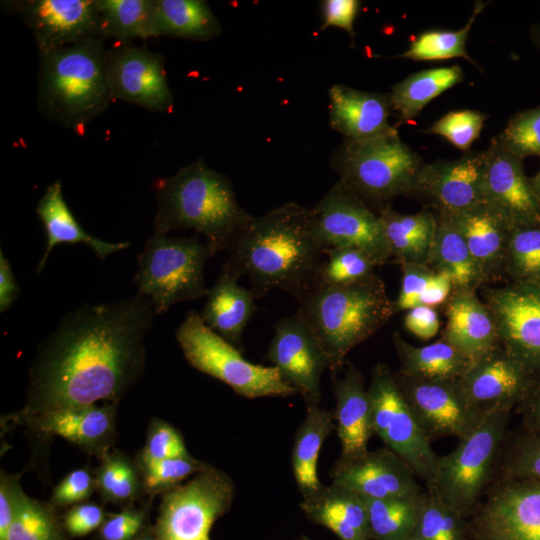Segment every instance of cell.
Returning a JSON list of instances; mask_svg holds the SVG:
<instances>
[{"label":"cell","instance_id":"obj_1","mask_svg":"<svg viewBox=\"0 0 540 540\" xmlns=\"http://www.w3.org/2000/svg\"><path fill=\"white\" fill-rule=\"evenodd\" d=\"M144 294L85 304L66 314L38 346L19 415L95 404L119 403L139 381L146 361L145 337L155 316Z\"/></svg>","mask_w":540,"mask_h":540},{"label":"cell","instance_id":"obj_2","mask_svg":"<svg viewBox=\"0 0 540 540\" xmlns=\"http://www.w3.org/2000/svg\"><path fill=\"white\" fill-rule=\"evenodd\" d=\"M227 250L221 271L236 279L247 276L256 299L280 289L298 302L317 283L326 251L314 231L310 208L294 202L251 215Z\"/></svg>","mask_w":540,"mask_h":540},{"label":"cell","instance_id":"obj_3","mask_svg":"<svg viewBox=\"0 0 540 540\" xmlns=\"http://www.w3.org/2000/svg\"><path fill=\"white\" fill-rule=\"evenodd\" d=\"M155 232L193 229L216 254L227 250L238 229L251 216L236 199L230 180L202 159L154 182Z\"/></svg>","mask_w":540,"mask_h":540},{"label":"cell","instance_id":"obj_4","mask_svg":"<svg viewBox=\"0 0 540 540\" xmlns=\"http://www.w3.org/2000/svg\"><path fill=\"white\" fill-rule=\"evenodd\" d=\"M299 303L297 312L316 337L332 372L343 367L354 347L395 315L393 301L376 274L346 286L317 281Z\"/></svg>","mask_w":540,"mask_h":540},{"label":"cell","instance_id":"obj_5","mask_svg":"<svg viewBox=\"0 0 540 540\" xmlns=\"http://www.w3.org/2000/svg\"><path fill=\"white\" fill-rule=\"evenodd\" d=\"M104 39H89L40 54L38 107L47 119L77 134L114 100L106 75Z\"/></svg>","mask_w":540,"mask_h":540},{"label":"cell","instance_id":"obj_6","mask_svg":"<svg viewBox=\"0 0 540 540\" xmlns=\"http://www.w3.org/2000/svg\"><path fill=\"white\" fill-rule=\"evenodd\" d=\"M330 164L339 181L368 205L379 206V211L397 196L410 197L426 165L397 129L363 140H344Z\"/></svg>","mask_w":540,"mask_h":540},{"label":"cell","instance_id":"obj_7","mask_svg":"<svg viewBox=\"0 0 540 540\" xmlns=\"http://www.w3.org/2000/svg\"><path fill=\"white\" fill-rule=\"evenodd\" d=\"M510 414H486L452 452L438 456L427 490L466 519L473 516L494 480Z\"/></svg>","mask_w":540,"mask_h":540},{"label":"cell","instance_id":"obj_8","mask_svg":"<svg viewBox=\"0 0 540 540\" xmlns=\"http://www.w3.org/2000/svg\"><path fill=\"white\" fill-rule=\"evenodd\" d=\"M214 255L198 236L171 238L154 232L137 257L134 282L138 293L151 300L157 315L178 302L202 298L208 291L205 264Z\"/></svg>","mask_w":540,"mask_h":540},{"label":"cell","instance_id":"obj_9","mask_svg":"<svg viewBox=\"0 0 540 540\" xmlns=\"http://www.w3.org/2000/svg\"><path fill=\"white\" fill-rule=\"evenodd\" d=\"M175 335L192 367L224 382L240 396L255 399L298 393L283 380L276 367L246 360L238 348L211 330L196 311L186 314Z\"/></svg>","mask_w":540,"mask_h":540},{"label":"cell","instance_id":"obj_10","mask_svg":"<svg viewBox=\"0 0 540 540\" xmlns=\"http://www.w3.org/2000/svg\"><path fill=\"white\" fill-rule=\"evenodd\" d=\"M367 390L374 434L386 448L402 458L426 486L431 485L438 455L405 401L396 375L386 364L374 365Z\"/></svg>","mask_w":540,"mask_h":540},{"label":"cell","instance_id":"obj_11","mask_svg":"<svg viewBox=\"0 0 540 540\" xmlns=\"http://www.w3.org/2000/svg\"><path fill=\"white\" fill-rule=\"evenodd\" d=\"M234 494L230 476L214 466L162 494L158 540H211L210 530L229 511Z\"/></svg>","mask_w":540,"mask_h":540},{"label":"cell","instance_id":"obj_12","mask_svg":"<svg viewBox=\"0 0 540 540\" xmlns=\"http://www.w3.org/2000/svg\"><path fill=\"white\" fill-rule=\"evenodd\" d=\"M310 214L314 231L326 250L359 248L370 255L377 266L391 260L379 214L341 181L310 208Z\"/></svg>","mask_w":540,"mask_h":540},{"label":"cell","instance_id":"obj_13","mask_svg":"<svg viewBox=\"0 0 540 540\" xmlns=\"http://www.w3.org/2000/svg\"><path fill=\"white\" fill-rule=\"evenodd\" d=\"M496 479L468 519L472 540H540V481Z\"/></svg>","mask_w":540,"mask_h":540},{"label":"cell","instance_id":"obj_14","mask_svg":"<svg viewBox=\"0 0 540 540\" xmlns=\"http://www.w3.org/2000/svg\"><path fill=\"white\" fill-rule=\"evenodd\" d=\"M395 375L405 401L430 442L444 437L463 439L485 416L466 398L460 378L420 380Z\"/></svg>","mask_w":540,"mask_h":540},{"label":"cell","instance_id":"obj_15","mask_svg":"<svg viewBox=\"0 0 540 540\" xmlns=\"http://www.w3.org/2000/svg\"><path fill=\"white\" fill-rule=\"evenodd\" d=\"M499 344L533 373L540 372V284L507 282L485 288Z\"/></svg>","mask_w":540,"mask_h":540},{"label":"cell","instance_id":"obj_16","mask_svg":"<svg viewBox=\"0 0 540 540\" xmlns=\"http://www.w3.org/2000/svg\"><path fill=\"white\" fill-rule=\"evenodd\" d=\"M106 75L114 100L172 112L174 98L161 54L128 42L115 45L106 52Z\"/></svg>","mask_w":540,"mask_h":540},{"label":"cell","instance_id":"obj_17","mask_svg":"<svg viewBox=\"0 0 540 540\" xmlns=\"http://www.w3.org/2000/svg\"><path fill=\"white\" fill-rule=\"evenodd\" d=\"M9 6L31 30L40 54L103 39L96 0H26Z\"/></svg>","mask_w":540,"mask_h":540},{"label":"cell","instance_id":"obj_18","mask_svg":"<svg viewBox=\"0 0 540 540\" xmlns=\"http://www.w3.org/2000/svg\"><path fill=\"white\" fill-rule=\"evenodd\" d=\"M266 359L283 380L301 393L306 406H319L321 376L327 360L316 337L296 312L274 328Z\"/></svg>","mask_w":540,"mask_h":540},{"label":"cell","instance_id":"obj_19","mask_svg":"<svg viewBox=\"0 0 540 540\" xmlns=\"http://www.w3.org/2000/svg\"><path fill=\"white\" fill-rule=\"evenodd\" d=\"M533 377L499 344L474 360L459 381L468 401L486 415L515 409L526 397Z\"/></svg>","mask_w":540,"mask_h":540},{"label":"cell","instance_id":"obj_20","mask_svg":"<svg viewBox=\"0 0 540 540\" xmlns=\"http://www.w3.org/2000/svg\"><path fill=\"white\" fill-rule=\"evenodd\" d=\"M483 151L469 150L457 160L426 164L410 197L422 199L435 213L456 214L485 203Z\"/></svg>","mask_w":540,"mask_h":540},{"label":"cell","instance_id":"obj_21","mask_svg":"<svg viewBox=\"0 0 540 540\" xmlns=\"http://www.w3.org/2000/svg\"><path fill=\"white\" fill-rule=\"evenodd\" d=\"M118 403L104 402L50 410L31 415L11 416L34 433L59 436L100 458L113 448L116 441Z\"/></svg>","mask_w":540,"mask_h":540},{"label":"cell","instance_id":"obj_22","mask_svg":"<svg viewBox=\"0 0 540 540\" xmlns=\"http://www.w3.org/2000/svg\"><path fill=\"white\" fill-rule=\"evenodd\" d=\"M485 203L510 225L540 223V201L524 172L523 159L507 151L497 137L483 151Z\"/></svg>","mask_w":540,"mask_h":540},{"label":"cell","instance_id":"obj_23","mask_svg":"<svg viewBox=\"0 0 540 540\" xmlns=\"http://www.w3.org/2000/svg\"><path fill=\"white\" fill-rule=\"evenodd\" d=\"M332 483L372 499L404 496L421 491L411 467L383 447L339 459L330 470Z\"/></svg>","mask_w":540,"mask_h":540},{"label":"cell","instance_id":"obj_24","mask_svg":"<svg viewBox=\"0 0 540 540\" xmlns=\"http://www.w3.org/2000/svg\"><path fill=\"white\" fill-rule=\"evenodd\" d=\"M446 216L463 237L484 285L504 279L512 228L507 219L487 203Z\"/></svg>","mask_w":540,"mask_h":540},{"label":"cell","instance_id":"obj_25","mask_svg":"<svg viewBox=\"0 0 540 540\" xmlns=\"http://www.w3.org/2000/svg\"><path fill=\"white\" fill-rule=\"evenodd\" d=\"M328 94L330 127L344 140H363L396 129L388 122L392 110L389 93L334 84Z\"/></svg>","mask_w":540,"mask_h":540},{"label":"cell","instance_id":"obj_26","mask_svg":"<svg viewBox=\"0 0 540 540\" xmlns=\"http://www.w3.org/2000/svg\"><path fill=\"white\" fill-rule=\"evenodd\" d=\"M445 315L441 338L472 361L499 345L495 320L477 290L452 291L445 303Z\"/></svg>","mask_w":540,"mask_h":540},{"label":"cell","instance_id":"obj_27","mask_svg":"<svg viewBox=\"0 0 540 540\" xmlns=\"http://www.w3.org/2000/svg\"><path fill=\"white\" fill-rule=\"evenodd\" d=\"M333 394L336 399L333 416L341 443L339 459H350L366 452L374 435L370 399L362 373L348 363L343 376L333 381Z\"/></svg>","mask_w":540,"mask_h":540},{"label":"cell","instance_id":"obj_28","mask_svg":"<svg viewBox=\"0 0 540 540\" xmlns=\"http://www.w3.org/2000/svg\"><path fill=\"white\" fill-rule=\"evenodd\" d=\"M300 508L310 521L330 529L340 540H371L364 498L352 490L323 485L304 497Z\"/></svg>","mask_w":540,"mask_h":540},{"label":"cell","instance_id":"obj_29","mask_svg":"<svg viewBox=\"0 0 540 540\" xmlns=\"http://www.w3.org/2000/svg\"><path fill=\"white\" fill-rule=\"evenodd\" d=\"M36 213L43 224L47 240L45 251L36 267L38 274L43 271L51 251L58 244L84 243L102 260L130 246L129 242H107L88 234L66 204L60 180L46 188L38 202Z\"/></svg>","mask_w":540,"mask_h":540},{"label":"cell","instance_id":"obj_30","mask_svg":"<svg viewBox=\"0 0 540 540\" xmlns=\"http://www.w3.org/2000/svg\"><path fill=\"white\" fill-rule=\"evenodd\" d=\"M255 300L250 289L240 286L238 279L221 271L207 291L200 315L211 330L241 351L243 331L256 311Z\"/></svg>","mask_w":540,"mask_h":540},{"label":"cell","instance_id":"obj_31","mask_svg":"<svg viewBox=\"0 0 540 540\" xmlns=\"http://www.w3.org/2000/svg\"><path fill=\"white\" fill-rule=\"evenodd\" d=\"M392 343L399 360L398 374L420 380L459 379L472 364V360L457 348L440 338L425 346H414L394 332Z\"/></svg>","mask_w":540,"mask_h":540},{"label":"cell","instance_id":"obj_32","mask_svg":"<svg viewBox=\"0 0 540 540\" xmlns=\"http://www.w3.org/2000/svg\"><path fill=\"white\" fill-rule=\"evenodd\" d=\"M391 258L399 265L427 264L436 233V215L429 209L401 214L390 206L379 211Z\"/></svg>","mask_w":540,"mask_h":540},{"label":"cell","instance_id":"obj_33","mask_svg":"<svg viewBox=\"0 0 540 540\" xmlns=\"http://www.w3.org/2000/svg\"><path fill=\"white\" fill-rule=\"evenodd\" d=\"M435 215L436 233L427 265L449 275L452 291L478 290L484 281L463 237L446 215Z\"/></svg>","mask_w":540,"mask_h":540},{"label":"cell","instance_id":"obj_34","mask_svg":"<svg viewBox=\"0 0 540 540\" xmlns=\"http://www.w3.org/2000/svg\"><path fill=\"white\" fill-rule=\"evenodd\" d=\"M335 427L334 416L329 411L319 406H307L292 450L293 475L303 498L323 487L317 473L318 458L323 443Z\"/></svg>","mask_w":540,"mask_h":540},{"label":"cell","instance_id":"obj_35","mask_svg":"<svg viewBox=\"0 0 540 540\" xmlns=\"http://www.w3.org/2000/svg\"><path fill=\"white\" fill-rule=\"evenodd\" d=\"M221 25L204 0H154V37L206 41L221 34Z\"/></svg>","mask_w":540,"mask_h":540},{"label":"cell","instance_id":"obj_36","mask_svg":"<svg viewBox=\"0 0 540 540\" xmlns=\"http://www.w3.org/2000/svg\"><path fill=\"white\" fill-rule=\"evenodd\" d=\"M459 65L423 70L406 77L392 87L390 103L401 122H407L420 113L427 103L463 80Z\"/></svg>","mask_w":540,"mask_h":540},{"label":"cell","instance_id":"obj_37","mask_svg":"<svg viewBox=\"0 0 540 540\" xmlns=\"http://www.w3.org/2000/svg\"><path fill=\"white\" fill-rule=\"evenodd\" d=\"M426 491L372 499L364 498L371 540H404L413 534Z\"/></svg>","mask_w":540,"mask_h":540},{"label":"cell","instance_id":"obj_38","mask_svg":"<svg viewBox=\"0 0 540 540\" xmlns=\"http://www.w3.org/2000/svg\"><path fill=\"white\" fill-rule=\"evenodd\" d=\"M93 469L96 491L104 503L120 507L132 506L142 495L143 486L135 458L112 448L98 458Z\"/></svg>","mask_w":540,"mask_h":540},{"label":"cell","instance_id":"obj_39","mask_svg":"<svg viewBox=\"0 0 540 540\" xmlns=\"http://www.w3.org/2000/svg\"><path fill=\"white\" fill-rule=\"evenodd\" d=\"M103 39L154 37V0H96Z\"/></svg>","mask_w":540,"mask_h":540},{"label":"cell","instance_id":"obj_40","mask_svg":"<svg viewBox=\"0 0 540 540\" xmlns=\"http://www.w3.org/2000/svg\"><path fill=\"white\" fill-rule=\"evenodd\" d=\"M485 7V3L477 1L467 24L460 30H428L419 34L410 44L408 50L396 56L415 61H435L462 57L474 63L466 51V41L472 25Z\"/></svg>","mask_w":540,"mask_h":540},{"label":"cell","instance_id":"obj_41","mask_svg":"<svg viewBox=\"0 0 540 540\" xmlns=\"http://www.w3.org/2000/svg\"><path fill=\"white\" fill-rule=\"evenodd\" d=\"M505 278L508 282L540 284V223L511 228Z\"/></svg>","mask_w":540,"mask_h":540},{"label":"cell","instance_id":"obj_42","mask_svg":"<svg viewBox=\"0 0 540 540\" xmlns=\"http://www.w3.org/2000/svg\"><path fill=\"white\" fill-rule=\"evenodd\" d=\"M496 474L501 478L540 481V434L524 428L507 433L499 453Z\"/></svg>","mask_w":540,"mask_h":540},{"label":"cell","instance_id":"obj_43","mask_svg":"<svg viewBox=\"0 0 540 540\" xmlns=\"http://www.w3.org/2000/svg\"><path fill=\"white\" fill-rule=\"evenodd\" d=\"M413 535L421 540H472L469 520L428 490Z\"/></svg>","mask_w":540,"mask_h":540},{"label":"cell","instance_id":"obj_44","mask_svg":"<svg viewBox=\"0 0 540 540\" xmlns=\"http://www.w3.org/2000/svg\"><path fill=\"white\" fill-rule=\"evenodd\" d=\"M55 507L25 496L5 540H68Z\"/></svg>","mask_w":540,"mask_h":540},{"label":"cell","instance_id":"obj_45","mask_svg":"<svg viewBox=\"0 0 540 540\" xmlns=\"http://www.w3.org/2000/svg\"><path fill=\"white\" fill-rule=\"evenodd\" d=\"M327 256L318 282L330 286H346L367 280L375 275L377 266L366 252L355 247H334L325 251Z\"/></svg>","mask_w":540,"mask_h":540},{"label":"cell","instance_id":"obj_46","mask_svg":"<svg viewBox=\"0 0 540 540\" xmlns=\"http://www.w3.org/2000/svg\"><path fill=\"white\" fill-rule=\"evenodd\" d=\"M137 465L140 470L144 495L150 497L164 494L181 485V482L188 477L212 467V465L200 461L193 456L171 458Z\"/></svg>","mask_w":540,"mask_h":540},{"label":"cell","instance_id":"obj_47","mask_svg":"<svg viewBox=\"0 0 540 540\" xmlns=\"http://www.w3.org/2000/svg\"><path fill=\"white\" fill-rule=\"evenodd\" d=\"M496 137L507 151L521 159L540 156V105L514 115Z\"/></svg>","mask_w":540,"mask_h":540},{"label":"cell","instance_id":"obj_48","mask_svg":"<svg viewBox=\"0 0 540 540\" xmlns=\"http://www.w3.org/2000/svg\"><path fill=\"white\" fill-rule=\"evenodd\" d=\"M191 456L183 436L174 426L159 418H152L148 425L145 445L137 453L135 460L137 464H144Z\"/></svg>","mask_w":540,"mask_h":540},{"label":"cell","instance_id":"obj_49","mask_svg":"<svg viewBox=\"0 0 540 540\" xmlns=\"http://www.w3.org/2000/svg\"><path fill=\"white\" fill-rule=\"evenodd\" d=\"M487 117L485 113L477 110L452 111L436 121L425 132L446 138L465 153L479 137Z\"/></svg>","mask_w":540,"mask_h":540},{"label":"cell","instance_id":"obj_50","mask_svg":"<svg viewBox=\"0 0 540 540\" xmlns=\"http://www.w3.org/2000/svg\"><path fill=\"white\" fill-rule=\"evenodd\" d=\"M148 510L133 505L123 507L118 513L107 514L99 527L101 540H136L148 527Z\"/></svg>","mask_w":540,"mask_h":540},{"label":"cell","instance_id":"obj_51","mask_svg":"<svg viewBox=\"0 0 540 540\" xmlns=\"http://www.w3.org/2000/svg\"><path fill=\"white\" fill-rule=\"evenodd\" d=\"M96 491L93 471L78 468L69 472L52 490L50 503L56 507L74 506L87 500Z\"/></svg>","mask_w":540,"mask_h":540},{"label":"cell","instance_id":"obj_52","mask_svg":"<svg viewBox=\"0 0 540 540\" xmlns=\"http://www.w3.org/2000/svg\"><path fill=\"white\" fill-rule=\"evenodd\" d=\"M402 278L398 297L393 301L394 313L408 311L418 306V300L434 277L427 264L407 263L400 265Z\"/></svg>","mask_w":540,"mask_h":540},{"label":"cell","instance_id":"obj_53","mask_svg":"<svg viewBox=\"0 0 540 540\" xmlns=\"http://www.w3.org/2000/svg\"><path fill=\"white\" fill-rule=\"evenodd\" d=\"M106 516L103 506L93 502H83L71 506L62 524L65 532L70 536L81 537L99 529Z\"/></svg>","mask_w":540,"mask_h":540},{"label":"cell","instance_id":"obj_54","mask_svg":"<svg viewBox=\"0 0 540 540\" xmlns=\"http://www.w3.org/2000/svg\"><path fill=\"white\" fill-rule=\"evenodd\" d=\"M20 474L0 473V540H5L16 512L26 494L20 484Z\"/></svg>","mask_w":540,"mask_h":540},{"label":"cell","instance_id":"obj_55","mask_svg":"<svg viewBox=\"0 0 540 540\" xmlns=\"http://www.w3.org/2000/svg\"><path fill=\"white\" fill-rule=\"evenodd\" d=\"M360 8L357 0H324L321 2V14L323 23L321 29L329 26L344 29L351 37H355L353 28L354 20Z\"/></svg>","mask_w":540,"mask_h":540},{"label":"cell","instance_id":"obj_56","mask_svg":"<svg viewBox=\"0 0 540 540\" xmlns=\"http://www.w3.org/2000/svg\"><path fill=\"white\" fill-rule=\"evenodd\" d=\"M404 328L422 340L433 338L440 329V319L434 307L418 305L406 311Z\"/></svg>","mask_w":540,"mask_h":540},{"label":"cell","instance_id":"obj_57","mask_svg":"<svg viewBox=\"0 0 540 540\" xmlns=\"http://www.w3.org/2000/svg\"><path fill=\"white\" fill-rule=\"evenodd\" d=\"M515 410L521 415L524 429L540 434V372L534 373L526 397Z\"/></svg>","mask_w":540,"mask_h":540},{"label":"cell","instance_id":"obj_58","mask_svg":"<svg viewBox=\"0 0 540 540\" xmlns=\"http://www.w3.org/2000/svg\"><path fill=\"white\" fill-rule=\"evenodd\" d=\"M453 289L452 280L446 273L436 272L428 287L418 300V305L436 307L445 304Z\"/></svg>","mask_w":540,"mask_h":540},{"label":"cell","instance_id":"obj_59","mask_svg":"<svg viewBox=\"0 0 540 540\" xmlns=\"http://www.w3.org/2000/svg\"><path fill=\"white\" fill-rule=\"evenodd\" d=\"M20 287L2 249L0 250V312H5L16 301Z\"/></svg>","mask_w":540,"mask_h":540},{"label":"cell","instance_id":"obj_60","mask_svg":"<svg viewBox=\"0 0 540 540\" xmlns=\"http://www.w3.org/2000/svg\"><path fill=\"white\" fill-rule=\"evenodd\" d=\"M136 540H158L154 527L148 526Z\"/></svg>","mask_w":540,"mask_h":540},{"label":"cell","instance_id":"obj_61","mask_svg":"<svg viewBox=\"0 0 540 540\" xmlns=\"http://www.w3.org/2000/svg\"><path fill=\"white\" fill-rule=\"evenodd\" d=\"M530 184L532 186V189L534 193L536 194L537 198L540 201V172L536 174L535 176L529 178Z\"/></svg>","mask_w":540,"mask_h":540},{"label":"cell","instance_id":"obj_62","mask_svg":"<svg viewBox=\"0 0 540 540\" xmlns=\"http://www.w3.org/2000/svg\"><path fill=\"white\" fill-rule=\"evenodd\" d=\"M531 37L534 44L540 49V25H536L531 29Z\"/></svg>","mask_w":540,"mask_h":540},{"label":"cell","instance_id":"obj_63","mask_svg":"<svg viewBox=\"0 0 540 540\" xmlns=\"http://www.w3.org/2000/svg\"><path fill=\"white\" fill-rule=\"evenodd\" d=\"M404 540H421V539H419L418 537L412 534L411 536L405 538Z\"/></svg>","mask_w":540,"mask_h":540},{"label":"cell","instance_id":"obj_64","mask_svg":"<svg viewBox=\"0 0 540 540\" xmlns=\"http://www.w3.org/2000/svg\"><path fill=\"white\" fill-rule=\"evenodd\" d=\"M298 540H311V539H309V538H307V537H301V538H299Z\"/></svg>","mask_w":540,"mask_h":540}]
</instances>
